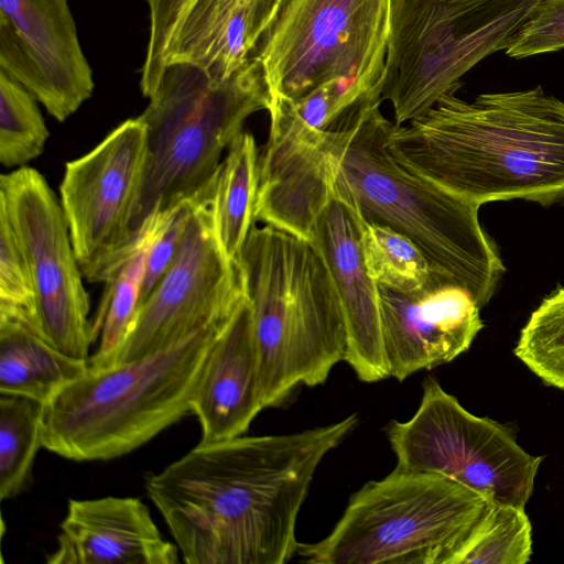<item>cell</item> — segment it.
Here are the masks:
<instances>
[{"label":"cell","instance_id":"6da1fadb","mask_svg":"<svg viewBox=\"0 0 564 564\" xmlns=\"http://www.w3.org/2000/svg\"><path fill=\"white\" fill-rule=\"evenodd\" d=\"M357 414L301 432L198 443L145 481L188 564H284L296 520L324 457Z\"/></svg>","mask_w":564,"mask_h":564},{"label":"cell","instance_id":"7a4b0ae2","mask_svg":"<svg viewBox=\"0 0 564 564\" xmlns=\"http://www.w3.org/2000/svg\"><path fill=\"white\" fill-rule=\"evenodd\" d=\"M452 90L386 144L408 170L480 207L564 202V101L538 86L466 101Z\"/></svg>","mask_w":564,"mask_h":564},{"label":"cell","instance_id":"3957f363","mask_svg":"<svg viewBox=\"0 0 564 564\" xmlns=\"http://www.w3.org/2000/svg\"><path fill=\"white\" fill-rule=\"evenodd\" d=\"M371 95L326 131L333 196L361 219L408 237L435 276L465 290L481 308L505 273L482 229L479 207L408 170L389 152L391 121Z\"/></svg>","mask_w":564,"mask_h":564},{"label":"cell","instance_id":"277c9868","mask_svg":"<svg viewBox=\"0 0 564 564\" xmlns=\"http://www.w3.org/2000/svg\"><path fill=\"white\" fill-rule=\"evenodd\" d=\"M253 315L263 409L299 386L324 383L344 361L340 297L315 245L271 225H253L238 258Z\"/></svg>","mask_w":564,"mask_h":564},{"label":"cell","instance_id":"5b68a950","mask_svg":"<svg viewBox=\"0 0 564 564\" xmlns=\"http://www.w3.org/2000/svg\"><path fill=\"white\" fill-rule=\"evenodd\" d=\"M226 323L139 359L88 367L44 403L43 447L90 462L120 457L151 441L191 412L208 351Z\"/></svg>","mask_w":564,"mask_h":564},{"label":"cell","instance_id":"8992f818","mask_svg":"<svg viewBox=\"0 0 564 564\" xmlns=\"http://www.w3.org/2000/svg\"><path fill=\"white\" fill-rule=\"evenodd\" d=\"M263 68L250 59L227 78L175 63L139 116L147 126L145 163L129 220V243L155 216L207 194L221 155L252 113L269 108Z\"/></svg>","mask_w":564,"mask_h":564},{"label":"cell","instance_id":"52a82bcc","mask_svg":"<svg viewBox=\"0 0 564 564\" xmlns=\"http://www.w3.org/2000/svg\"><path fill=\"white\" fill-rule=\"evenodd\" d=\"M489 501L447 477L395 467L349 499L332 532L299 542L312 564H449Z\"/></svg>","mask_w":564,"mask_h":564},{"label":"cell","instance_id":"ba28073f","mask_svg":"<svg viewBox=\"0 0 564 564\" xmlns=\"http://www.w3.org/2000/svg\"><path fill=\"white\" fill-rule=\"evenodd\" d=\"M540 0H391L380 98L394 124L423 115L486 56L507 50Z\"/></svg>","mask_w":564,"mask_h":564},{"label":"cell","instance_id":"9c48e42d","mask_svg":"<svg viewBox=\"0 0 564 564\" xmlns=\"http://www.w3.org/2000/svg\"><path fill=\"white\" fill-rule=\"evenodd\" d=\"M391 0H282L254 57L270 96L303 99L323 84L380 90Z\"/></svg>","mask_w":564,"mask_h":564},{"label":"cell","instance_id":"30bf717a","mask_svg":"<svg viewBox=\"0 0 564 564\" xmlns=\"http://www.w3.org/2000/svg\"><path fill=\"white\" fill-rule=\"evenodd\" d=\"M422 388L412 417L386 427L395 467L437 474L491 502L524 509L542 457L527 453L507 426L471 414L435 378Z\"/></svg>","mask_w":564,"mask_h":564},{"label":"cell","instance_id":"8fae6325","mask_svg":"<svg viewBox=\"0 0 564 564\" xmlns=\"http://www.w3.org/2000/svg\"><path fill=\"white\" fill-rule=\"evenodd\" d=\"M147 149L145 123L140 117L130 118L65 165L59 202L79 268L89 282L105 283L134 250L129 220Z\"/></svg>","mask_w":564,"mask_h":564},{"label":"cell","instance_id":"7c38bea8","mask_svg":"<svg viewBox=\"0 0 564 564\" xmlns=\"http://www.w3.org/2000/svg\"><path fill=\"white\" fill-rule=\"evenodd\" d=\"M0 204L28 261L45 333L63 354L88 362L89 296L61 202L37 170L21 166L1 175Z\"/></svg>","mask_w":564,"mask_h":564},{"label":"cell","instance_id":"4fadbf2b","mask_svg":"<svg viewBox=\"0 0 564 564\" xmlns=\"http://www.w3.org/2000/svg\"><path fill=\"white\" fill-rule=\"evenodd\" d=\"M212 188L196 202L172 264L141 306L115 364L226 323L245 296L240 265L226 257L216 237Z\"/></svg>","mask_w":564,"mask_h":564},{"label":"cell","instance_id":"5bb4252c","mask_svg":"<svg viewBox=\"0 0 564 564\" xmlns=\"http://www.w3.org/2000/svg\"><path fill=\"white\" fill-rule=\"evenodd\" d=\"M0 69L63 122L94 79L67 0H0Z\"/></svg>","mask_w":564,"mask_h":564},{"label":"cell","instance_id":"9a60e30c","mask_svg":"<svg viewBox=\"0 0 564 564\" xmlns=\"http://www.w3.org/2000/svg\"><path fill=\"white\" fill-rule=\"evenodd\" d=\"M270 132L259 155L253 219L312 241L315 223L333 197L326 131L307 124L293 101L271 96Z\"/></svg>","mask_w":564,"mask_h":564},{"label":"cell","instance_id":"2e32d148","mask_svg":"<svg viewBox=\"0 0 564 564\" xmlns=\"http://www.w3.org/2000/svg\"><path fill=\"white\" fill-rule=\"evenodd\" d=\"M377 286L389 377L398 381L451 362L484 327L475 300L441 279L412 292Z\"/></svg>","mask_w":564,"mask_h":564},{"label":"cell","instance_id":"e0dca14e","mask_svg":"<svg viewBox=\"0 0 564 564\" xmlns=\"http://www.w3.org/2000/svg\"><path fill=\"white\" fill-rule=\"evenodd\" d=\"M312 242L323 257L341 301L347 327L344 361L362 382L389 378L378 286L364 262L357 214L333 196L315 223Z\"/></svg>","mask_w":564,"mask_h":564},{"label":"cell","instance_id":"ac0fdd59","mask_svg":"<svg viewBox=\"0 0 564 564\" xmlns=\"http://www.w3.org/2000/svg\"><path fill=\"white\" fill-rule=\"evenodd\" d=\"M149 508L135 497L69 499L47 564H175Z\"/></svg>","mask_w":564,"mask_h":564},{"label":"cell","instance_id":"d6986e66","mask_svg":"<svg viewBox=\"0 0 564 564\" xmlns=\"http://www.w3.org/2000/svg\"><path fill=\"white\" fill-rule=\"evenodd\" d=\"M261 410L259 354L245 293L208 351L191 412L200 426L199 442L214 443L245 435Z\"/></svg>","mask_w":564,"mask_h":564},{"label":"cell","instance_id":"ffe728a7","mask_svg":"<svg viewBox=\"0 0 564 564\" xmlns=\"http://www.w3.org/2000/svg\"><path fill=\"white\" fill-rule=\"evenodd\" d=\"M87 369L52 343L39 314L0 306V393L45 403Z\"/></svg>","mask_w":564,"mask_h":564},{"label":"cell","instance_id":"44dd1931","mask_svg":"<svg viewBox=\"0 0 564 564\" xmlns=\"http://www.w3.org/2000/svg\"><path fill=\"white\" fill-rule=\"evenodd\" d=\"M259 178V154L253 135L239 133L215 175L210 207L218 242L230 261H238L251 227Z\"/></svg>","mask_w":564,"mask_h":564},{"label":"cell","instance_id":"7402d4cb","mask_svg":"<svg viewBox=\"0 0 564 564\" xmlns=\"http://www.w3.org/2000/svg\"><path fill=\"white\" fill-rule=\"evenodd\" d=\"M163 214L145 224L135 240L134 250L105 282L106 292L91 322L94 339L99 336V341L88 359L89 368L112 366L135 324L141 308L147 251Z\"/></svg>","mask_w":564,"mask_h":564},{"label":"cell","instance_id":"603a6c76","mask_svg":"<svg viewBox=\"0 0 564 564\" xmlns=\"http://www.w3.org/2000/svg\"><path fill=\"white\" fill-rule=\"evenodd\" d=\"M44 403L33 398L0 393V499H13L32 479L37 452L43 447Z\"/></svg>","mask_w":564,"mask_h":564},{"label":"cell","instance_id":"cb8c5ba5","mask_svg":"<svg viewBox=\"0 0 564 564\" xmlns=\"http://www.w3.org/2000/svg\"><path fill=\"white\" fill-rule=\"evenodd\" d=\"M532 527L523 508L491 502L449 564H525Z\"/></svg>","mask_w":564,"mask_h":564},{"label":"cell","instance_id":"d4e9b609","mask_svg":"<svg viewBox=\"0 0 564 564\" xmlns=\"http://www.w3.org/2000/svg\"><path fill=\"white\" fill-rule=\"evenodd\" d=\"M358 218L364 262L377 285L412 292L437 278L424 254L408 237L387 226Z\"/></svg>","mask_w":564,"mask_h":564},{"label":"cell","instance_id":"484cf974","mask_svg":"<svg viewBox=\"0 0 564 564\" xmlns=\"http://www.w3.org/2000/svg\"><path fill=\"white\" fill-rule=\"evenodd\" d=\"M35 97L0 69V162L24 166L42 154L50 132Z\"/></svg>","mask_w":564,"mask_h":564},{"label":"cell","instance_id":"4316f807","mask_svg":"<svg viewBox=\"0 0 564 564\" xmlns=\"http://www.w3.org/2000/svg\"><path fill=\"white\" fill-rule=\"evenodd\" d=\"M514 355L545 384L564 391V286L545 296L531 313Z\"/></svg>","mask_w":564,"mask_h":564},{"label":"cell","instance_id":"83f0119b","mask_svg":"<svg viewBox=\"0 0 564 564\" xmlns=\"http://www.w3.org/2000/svg\"><path fill=\"white\" fill-rule=\"evenodd\" d=\"M149 8L150 33L140 87L144 97L151 98L166 69V52L174 31L194 0H144Z\"/></svg>","mask_w":564,"mask_h":564},{"label":"cell","instance_id":"f1b7e54d","mask_svg":"<svg viewBox=\"0 0 564 564\" xmlns=\"http://www.w3.org/2000/svg\"><path fill=\"white\" fill-rule=\"evenodd\" d=\"M0 306L39 314L32 275L3 205L0 204Z\"/></svg>","mask_w":564,"mask_h":564},{"label":"cell","instance_id":"f546056e","mask_svg":"<svg viewBox=\"0 0 564 564\" xmlns=\"http://www.w3.org/2000/svg\"><path fill=\"white\" fill-rule=\"evenodd\" d=\"M564 48V0H540L512 37L506 54L524 58Z\"/></svg>","mask_w":564,"mask_h":564},{"label":"cell","instance_id":"4dcf8cb0","mask_svg":"<svg viewBox=\"0 0 564 564\" xmlns=\"http://www.w3.org/2000/svg\"><path fill=\"white\" fill-rule=\"evenodd\" d=\"M197 200L180 204L163 214L147 251L141 306L172 264Z\"/></svg>","mask_w":564,"mask_h":564},{"label":"cell","instance_id":"1f68e13d","mask_svg":"<svg viewBox=\"0 0 564 564\" xmlns=\"http://www.w3.org/2000/svg\"><path fill=\"white\" fill-rule=\"evenodd\" d=\"M282 0H251L254 14V30L259 40L272 21Z\"/></svg>","mask_w":564,"mask_h":564}]
</instances>
